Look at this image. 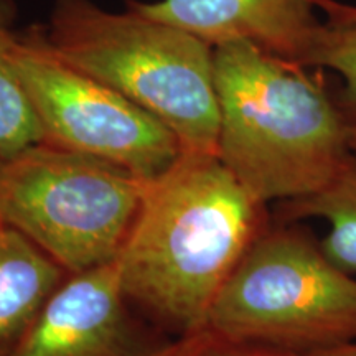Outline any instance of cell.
I'll use <instances>...</instances> for the list:
<instances>
[{
  "label": "cell",
  "mask_w": 356,
  "mask_h": 356,
  "mask_svg": "<svg viewBox=\"0 0 356 356\" xmlns=\"http://www.w3.org/2000/svg\"><path fill=\"white\" fill-rule=\"evenodd\" d=\"M264 204L213 154L181 152L147 181L118 257L124 293L180 333H203L210 309L264 225Z\"/></svg>",
  "instance_id": "cell-1"
},
{
  "label": "cell",
  "mask_w": 356,
  "mask_h": 356,
  "mask_svg": "<svg viewBox=\"0 0 356 356\" xmlns=\"http://www.w3.org/2000/svg\"><path fill=\"white\" fill-rule=\"evenodd\" d=\"M216 157L262 204L322 190L351 155L350 122L299 66L249 42L215 47Z\"/></svg>",
  "instance_id": "cell-2"
},
{
  "label": "cell",
  "mask_w": 356,
  "mask_h": 356,
  "mask_svg": "<svg viewBox=\"0 0 356 356\" xmlns=\"http://www.w3.org/2000/svg\"><path fill=\"white\" fill-rule=\"evenodd\" d=\"M47 38L66 63L108 84L167 126L184 152L216 155L215 47L126 6L53 0Z\"/></svg>",
  "instance_id": "cell-3"
},
{
  "label": "cell",
  "mask_w": 356,
  "mask_h": 356,
  "mask_svg": "<svg viewBox=\"0 0 356 356\" xmlns=\"http://www.w3.org/2000/svg\"><path fill=\"white\" fill-rule=\"evenodd\" d=\"M204 332L304 356L356 341V277L292 228H266L213 302Z\"/></svg>",
  "instance_id": "cell-4"
},
{
  "label": "cell",
  "mask_w": 356,
  "mask_h": 356,
  "mask_svg": "<svg viewBox=\"0 0 356 356\" xmlns=\"http://www.w3.org/2000/svg\"><path fill=\"white\" fill-rule=\"evenodd\" d=\"M147 181L63 147L38 142L0 159V220L68 274L121 254Z\"/></svg>",
  "instance_id": "cell-5"
},
{
  "label": "cell",
  "mask_w": 356,
  "mask_h": 356,
  "mask_svg": "<svg viewBox=\"0 0 356 356\" xmlns=\"http://www.w3.org/2000/svg\"><path fill=\"white\" fill-rule=\"evenodd\" d=\"M13 60L47 144L114 163L145 181L184 152L152 114L56 55L43 25L17 33Z\"/></svg>",
  "instance_id": "cell-6"
},
{
  "label": "cell",
  "mask_w": 356,
  "mask_h": 356,
  "mask_svg": "<svg viewBox=\"0 0 356 356\" xmlns=\"http://www.w3.org/2000/svg\"><path fill=\"white\" fill-rule=\"evenodd\" d=\"M129 304L118 259L68 274L10 356H178L188 337H155Z\"/></svg>",
  "instance_id": "cell-7"
},
{
  "label": "cell",
  "mask_w": 356,
  "mask_h": 356,
  "mask_svg": "<svg viewBox=\"0 0 356 356\" xmlns=\"http://www.w3.org/2000/svg\"><path fill=\"white\" fill-rule=\"evenodd\" d=\"M126 6L181 26L211 47L241 40L304 68L322 25L314 0H127Z\"/></svg>",
  "instance_id": "cell-8"
},
{
  "label": "cell",
  "mask_w": 356,
  "mask_h": 356,
  "mask_svg": "<svg viewBox=\"0 0 356 356\" xmlns=\"http://www.w3.org/2000/svg\"><path fill=\"white\" fill-rule=\"evenodd\" d=\"M68 273L0 220V356L10 353Z\"/></svg>",
  "instance_id": "cell-9"
},
{
  "label": "cell",
  "mask_w": 356,
  "mask_h": 356,
  "mask_svg": "<svg viewBox=\"0 0 356 356\" xmlns=\"http://www.w3.org/2000/svg\"><path fill=\"white\" fill-rule=\"evenodd\" d=\"M284 213L291 220L325 221L327 234L320 246L338 267L356 275V154L317 193L284 203Z\"/></svg>",
  "instance_id": "cell-10"
},
{
  "label": "cell",
  "mask_w": 356,
  "mask_h": 356,
  "mask_svg": "<svg viewBox=\"0 0 356 356\" xmlns=\"http://www.w3.org/2000/svg\"><path fill=\"white\" fill-rule=\"evenodd\" d=\"M13 0H0V159L43 142V131L13 60L17 30Z\"/></svg>",
  "instance_id": "cell-11"
},
{
  "label": "cell",
  "mask_w": 356,
  "mask_h": 356,
  "mask_svg": "<svg viewBox=\"0 0 356 356\" xmlns=\"http://www.w3.org/2000/svg\"><path fill=\"white\" fill-rule=\"evenodd\" d=\"M328 68L343 79L337 104L356 124V20H328L320 25L305 68Z\"/></svg>",
  "instance_id": "cell-12"
},
{
  "label": "cell",
  "mask_w": 356,
  "mask_h": 356,
  "mask_svg": "<svg viewBox=\"0 0 356 356\" xmlns=\"http://www.w3.org/2000/svg\"><path fill=\"white\" fill-rule=\"evenodd\" d=\"M178 356H299L292 351L273 348V346L231 341L203 332L186 338L184 350Z\"/></svg>",
  "instance_id": "cell-13"
},
{
  "label": "cell",
  "mask_w": 356,
  "mask_h": 356,
  "mask_svg": "<svg viewBox=\"0 0 356 356\" xmlns=\"http://www.w3.org/2000/svg\"><path fill=\"white\" fill-rule=\"evenodd\" d=\"M304 356H356V341H351V343H345L340 346H333V348L327 350L312 351V353H307Z\"/></svg>",
  "instance_id": "cell-14"
},
{
  "label": "cell",
  "mask_w": 356,
  "mask_h": 356,
  "mask_svg": "<svg viewBox=\"0 0 356 356\" xmlns=\"http://www.w3.org/2000/svg\"><path fill=\"white\" fill-rule=\"evenodd\" d=\"M338 15L345 20H356V6L341 3V6L338 7Z\"/></svg>",
  "instance_id": "cell-15"
},
{
  "label": "cell",
  "mask_w": 356,
  "mask_h": 356,
  "mask_svg": "<svg viewBox=\"0 0 356 356\" xmlns=\"http://www.w3.org/2000/svg\"><path fill=\"white\" fill-rule=\"evenodd\" d=\"M348 142L351 152L356 154V124H350L348 126Z\"/></svg>",
  "instance_id": "cell-16"
}]
</instances>
